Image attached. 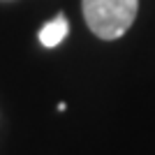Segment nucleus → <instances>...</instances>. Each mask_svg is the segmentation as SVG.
Returning <instances> with one entry per match:
<instances>
[{
	"label": "nucleus",
	"mask_w": 155,
	"mask_h": 155,
	"mask_svg": "<svg viewBox=\"0 0 155 155\" xmlns=\"http://www.w3.org/2000/svg\"><path fill=\"white\" fill-rule=\"evenodd\" d=\"M86 26L100 39H118L137 19L139 0H81Z\"/></svg>",
	"instance_id": "f257e3e1"
},
{
	"label": "nucleus",
	"mask_w": 155,
	"mask_h": 155,
	"mask_svg": "<svg viewBox=\"0 0 155 155\" xmlns=\"http://www.w3.org/2000/svg\"><path fill=\"white\" fill-rule=\"evenodd\" d=\"M65 37H67V21H65L63 16L49 21V23L39 30V42L44 46H58Z\"/></svg>",
	"instance_id": "f03ea898"
}]
</instances>
